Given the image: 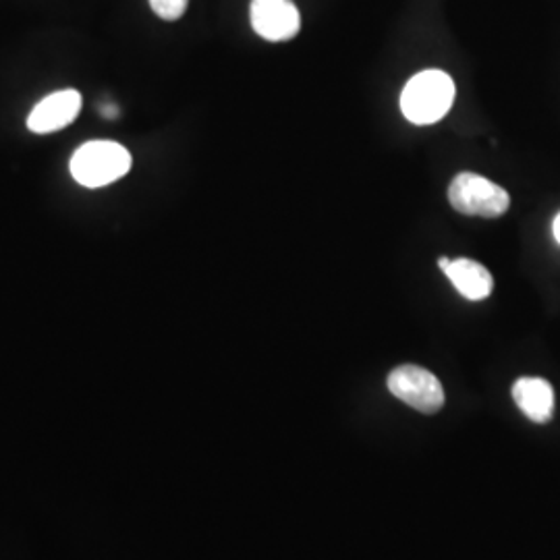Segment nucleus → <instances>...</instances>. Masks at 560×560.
I'll return each instance as SVG.
<instances>
[{
	"label": "nucleus",
	"instance_id": "1a4fd4ad",
	"mask_svg": "<svg viewBox=\"0 0 560 560\" xmlns=\"http://www.w3.org/2000/svg\"><path fill=\"white\" fill-rule=\"evenodd\" d=\"M187 2L189 0H150V7L161 20L175 21L183 18Z\"/></svg>",
	"mask_w": 560,
	"mask_h": 560
},
{
	"label": "nucleus",
	"instance_id": "f8f14e48",
	"mask_svg": "<svg viewBox=\"0 0 560 560\" xmlns=\"http://www.w3.org/2000/svg\"><path fill=\"white\" fill-rule=\"evenodd\" d=\"M451 261H453L451 258H444V256H442L441 260H439V266H441L442 272L448 268V264H451Z\"/></svg>",
	"mask_w": 560,
	"mask_h": 560
},
{
	"label": "nucleus",
	"instance_id": "f257e3e1",
	"mask_svg": "<svg viewBox=\"0 0 560 560\" xmlns=\"http://www.w3.org/2000/svg\"><path fill=\"white\" fill-rule=\"evenodd\" d=\"M455 102V81L439 69H428L407 81L400 92V110L413 125H434Z\"/></svg>",
	"mask_w": 560,
	"mask_h": 560
},
{
	"label": "nucleus",
	"instance_id": "6e6552de",
	"mask_svg": "<svg viewBox=\"0 0 560 560\" xmlns=\"http://www.w3.org/2000/svg\"><path fill=\"white\" fill-rule=\"evenodd\" d=\"M444 275L455 284L465 300L483 301L492 295L494 279L486 266L469 258H459L448 264Z\"/></svg>",
	"mask_w": 560,
	"mask_h": 560
},
{
	"label": "nucleus",
	"instance_id": "f03ea898",
	"mask_svg": "<svg viewBox=\"0 0 560 560\" xmlns=\"http://www.w3.org/2000/svg\"><path fill=\"white\" fill-rule=\"evenodd\" d=\"M71 175L83 187L98 189L122 179L131 168V154L117 141H88L71 159Z\"/></svg>",
	"mask_w": 560,
	"mask_h": 560
},
{
	"label": "nucleus",
	"instance_id": "0eeeda50",
	"mask_svg": "<svg viewBox=\"0 0 560 560\" xmlns=\"http://www.w3.org/2000/svg\"><path fill=\"white\" fill-rule=\"evenodd\" d=\"M513 399L536 423H548L555 416V390L544 378H520L513 384Z\"/></svg>",
	"mask_w": 560,
	"mask_h": 560
},
{
	"label": "nucleus",
	"instance_id": "423d86ee",
	"mask_svg": "<svg viewBox=\"0 0 560 560\" xmlns=\"http://www.w3.org/2000/svg\"><path fill=\"white\" fill-rule=\"evenodd\" d=\"M81 94L78 90H60L38 102L30 117L27 129L34 133H55L78 119L81 110Z\"/></svg>",
	"mask_w": 560,
	"mask_h": 560
},
{
	"label": "nucleus",
	"instance_id": "9b49d317",
	"mask_svg": "<svg viewBox=\"0 0 560 560\" xmlns=\"http://www.w3.org/2000/svg\"><path fill=\"white\" fill-rule=\"evenodd\" d=\"M552 233H555V240L559 241L560 245V214L555 219V222H552Z\"/></svg>",
	"mask_w": 560,
	"mask_h": 560
},
{
	"label": "nucleus",
	"instance_id": "9d476101",
	"mask_svg": "<svg viewBox=\"0 0 560 560\" xmlns=\"http://www.w3.org/2000/svg\"><path fill=\"white\" fill-rule=\"evenodd\" d=\"M102 115H104L106 119H117V117H119V108H117V106H113V104L102 106Z\"/></svg>",
	"mask_w": 560,
	"mask_h": 560
},
{
	"label": "nucleus",
	"instance_id": "7ed1b4c3",
	"mask_svg": "<svg viewBox=\"0 0 560 560\" xmlns=\"http://www.w3.org/2000/svg\"><path fill=\"white\" fill-rule=\"evenodd\" d=\"M448 201L460 214L481 219H501L511 206V198L501 185L476 173H459L453 179Z\"/></svg>",
	"mask_w": 560,
	"mask_h": 560
},
{
	"label": "nucleus",
	"instance_id": "39448f33",
	"mask_svg": "<svg viewBox=\"0 0 560 560\" xmlns=\"http://www.w3.org/2000/svg\"><path fill=\"white\" fill-rule=\"evenodd\" d=\"M249 18L254 32L264 40H291L300 34V9L293 0H252Z\"/></svg>",
	"mask_w": 560,
	"mask_h": 560
},
{
	"label": "nucleus",
	"instance_id": "20e7f679",
	"mask_svg": "<svg viewBox=\"0 0 560 560\" xmlns=\"http://www.w3.org/2000/svg\"><path fill=\"white\" fill-rule=\"evenodd\" d=\"M388 390L416 411L434 416L444 405L441 381L420 365H399L388 376Z\"/></svg>",
	"mask_w": 560,
	"mask_h": 560
}]
</instances>
